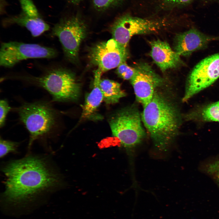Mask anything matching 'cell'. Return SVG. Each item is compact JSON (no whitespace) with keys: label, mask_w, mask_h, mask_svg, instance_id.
Instances as JSON below:
<instances>
[{"label":"cell","mask_w":219,"mask_h":219,"mask_svg":"<svg viewBox=\"0 0 219 219\" xmlns=\"http://www.w3.org/2000/svg\"><path fill=\"white\" fill-rule=\"evenodd\" d=\"M11 108L6 100L2 99L0 100V126L1 127L4 126L7 116L11 110Z\"/></svg>","instance_id":"cb8c5ba5"},{"label":"cell","mask_w":219,"mask_h":219,"mask_svg":"<svg viewBox=\"0 0 219 219\" xmlns=\"http://www.w3.org/2000/svg\"><path fill=\"white\" fill-rule=\"evenodd\" d=\"M122 0H93V5L98 10H106L119 3Z\"/></svg>","instance_id":"603a6c76"},{"label":"cell","mask_w":219,"mask_h":219,"mask_svg":"<svg viewBox=\"0 0 219 219\" xmlns=\"http://www.w3.org/2000/svg\"><path fill=\"white\" fill-rule=\"evenodd\" d=\"M19 143L1 138L0 141V156L4 157L8 153L16 151Z\"/></svg>","instance_id":"44dd1931"},{"label":"cell","mask_w":219,"mask_h":219,"mask_svg":"<svg viewBox=\"0 0 219 219\" xmlns=\"http://www.w3.org/2000/svg\"><path fill=\"white\" fill-rule=\"evenodd\" d=\"M87 33L86 24L78 15L61 19L52 31V35L58 38L66 57L73 62L78 59L80 44Z\"/></svg>","instance_id":"8992f818"},{"label":"cell","mask_w":219,"mask_h":219,"mask_svg":"<svg viewBox=\"0 0 219 219\" xmlns=\"http://www.w3.org/2000/svg\"><path fill=\"white\" fill-rule=\"evenodd\" d=\"M150 44L151 49L150 55L163 72L184 64L181 56L167 42L157 40L151 41Z\"/></svg>","instance_id":"4fadbf2b"},{"label":"cell","mask_w":219,"mask_h":219,"mask_svg":"<svg viewBox=\"0 0 219 219\" xmlns=\"http://www.w3.org/2000/svg\"><path fill=\"white\" fill-rule=\"evenodd\" d=\"M57 55L52 48L35 43L16 41L3 43L0 50V65L10 68L22 60L30 58H51Z\"/></svg>","instance_id":"ba28073f"},{"label":"cell","mask_w":219,"mask_h":219,"mask_svg":"<svg viewBox=\"0 0 219 219\" xmlns=\"http://www.w3.org/2000/svg\"><path fill=\"white\" fill-rule=\"evenodd\" d=\"M128 56L126 47L112 38L99 42L90 49L89 57L91 64L104 72L126 62Z\"/></svg>","instance_id":"30bf717a"},{"label":"cell","mask_w":219,"mask_h":219,"mask_svg":"<svg viewBox=\"0 0 219 219\" xmlns=\"http://www.w3.org/2000/svg\"><path fill=\"white\" fill-rule=\"evenodd\" d=\"M199 169L202 172L210 177L219 186V155L203 162Z\"/></svg>","instance_id":"e0dca14e"},{"label":"cell","mask_w":219,"mask_h":219,"mask_svg":"<svg viewBox=\"0 0 219 219\" xmlns=\"http://www.w3.org/2000/svg\"><path fill=\"white\" fill-rule=\"evenodd\" d=\"M201 115L205 121H219V101L205 107Z\"/></svg>","instance_id":"ac0fdd59"},{"label":"cell","mask_w":219,"mask_h":219,"mask_svg":"<svg viewBox=\"0 0 219 219\" xmlns=\"http://www.w3.org/2000/svg\"><path fill=\"white\" fill-rule=\"evenodd\" d=\"M24 78L45 89L51 95L53 102L75 100L80 95V83L73 72L65 69L55 68L39 77Z\"/></svg>","instance_id":"277c9868"},{"label":"cell","mask_w":219,"mask_h":219,"mask_svg":"<svg viewBox=\"0 0 219 219\" xmlns=\"http://www.w3.org/2000/svg\"><path fill=\"white\" fill-rule=\"evenodd\" d=\"M70 2L73 4H78L82 0H68Z\"/></svg>","instance_id":"d4e9b609"},{"label":"cell","mask_w":219,"mask_h":219,"mask_svg":"<svg viewBox=\"0 0 219 219\" xmlns=\"http://www.w3.org/2000/svg\"><path fill=\"white\" fill-rule=\"evenodd\" d=\"M134 67L136 73L130 81L136 100L143 106L151 100L164 80L148 63L140 62Z\"/></svg>","instance_id":"8fae6325"},{"label":"cell","mask_w":219,"mask_h":219,"mask_svg":"<svg viewBox=\"0 0 219 219\" xmlns=\"http://www.w3.org/2000/svg\"><path fill=\"white\" fill-rule=\"evenodd\" d=\"M102 73L101 70L98 68L94 71L93 87L86 97L85 103L82 106L81 120L91 117L103 100V93L99 85Z\"/></svg>","instance_id":"5bb4252c"},{"label":"cell","mask_w":219,"mask_h":219,"mask_svg":"<svg viewBox=\"0 0 219 219\" xmlns=\"http://www.w3.org/2000/svg\"><path fill=\"white\" fill-rule=\"evenodd\" d=\"M16 110L30 134L29 147L35 140L49 134L56 128L57 114L49 102L25 103Z\"/></svg>","instance_id":"3957f363"},{"label":"cell","mask_w":219,"mask_h":219,"mask_svg":"<svg viewBox=\"0 0 219 219\" xmlns=\"http://www.w3.org/2000/svg\"><path fill=\"white\" fill-rule=\"evenodd\" d=\"M136 72L135 67L128 65L126 62L120 64L117 68L116 73L120 78L125 80H130Z\"/></svg>","instance_id":"ffe728a7"},{"label":"cell","mask_w":219,"mask_h":219,"mask_svg":"<svg viewBox=\"0 0 219 219\" xmlns=\"http://www.w3.org/2000/svg\"><path fill=\"white\" fill-rule=\"evenodd\" d=\"M219 77V53L203 59L190 72L183 101L210 85Z\"/></svg>","instance_id":"9c48e42d"},{"label":"cell","mask_w":219,"mask_h":219,"mask_svg":"<svg viewBox=\"0 0 219 219\" xmlns=\"http://www.w3.org/2000/svg\"><path fill=\"white\" fill-rule=\"evenodd\" d=\"M143 107L142 122L155 149L166 151L177 134L179 119L176 109L157 91L150 102Z\"/></svg>","instance_id":"7a4b0ae2"},{"label":"cell","mask_w":219,"mask_h":219,"mask_svg":"<svg viewBox=\"0 0 219 219\" xmlns=\"http://www.w3.org/2000/svg\"><path fill=\"white\" fill-rule=\"evenodd\" d=\"M16 24L26 28L33 36L37 37L49 29V25L40 17H27L19 14L5 19L3 24L5 26Z\"/></svg>","instance_id":"9a60e30c"},{"label":"cell","mask_w":219,"mask_h":219,"mask_svg":"<svg viewBox=\"0 0 219 219\" xmlns=\"http://www.w3.org/2000/svg\"><path fill=\"white\" fill-rule=\"evenodd\" d=\"M109 122L113 136L129 151L140 144L145 136L141 115L133 106L116 112Z\"/></svg>","instance_id":"5b68a950"},{"label":"cell","mask_w":219,"mask_h":219,"mask_svg":"<svg viewBox=\"0 0 219 219\" xmlns=\"http://www.w3.org/2000/svg\"><path fill=\"white\" fill-rule=\"evenodd\" d=\"M219 37L205 34L195 28L178 34L174 42V50L180 56L187 57L194 51L205 48L211 41Z\"/></svg>","instance_id":"7c38bea8"},{"label":"cell","mask_w":219,"mask_h":219,"mask_svg":"<svg viewBox=\"0 0 219 219\" xmlns=\"http://www.w3.org/2000/svg\"><path fill=\"white\" fill-rule=\"evenodd\" d=\"M5 175L3 197L8 203L30 200L61 187V176L43 158L27 156L12 161L3 169Z\"/></svg>","instance_id":"6da1fadb"},{"label":"cell","mask_w":219,"mask_h":219,"mask_svg":"<svg viewBox=\"0 0 219 219\" xmlns=\"http://www.w3.org/2000/svg\"><path fill=\"white\" fill-rule=\"evenodd\" d=\"M208 2H217L219 1V0H206Z\"/></svg>","instance_id":"484cf974"},{"label":"cell","mask_w":219,"mask_h":219,"mask_svg":"<svg viewBox=\"0 0 219 219\" xmlns=\"http://www.w3.org/2000/svg\"><path fill=\"white\" fill-rule=\"evenodd\" d=\"M22 11L20 14L30 18L41 17L32 0H19Z\"/></svg>","instance_id":"d6986e66"},{"label":"cell","mask_w":219,"mask_h":219,"mask_svg":"<svg viewBox=\"0 0 219 219\" xmlns=\"http://www.w3.org/2000/svg\"><path fill=\"white\" fill-rule=\"evenodd\" d=\"M164 19H151L125 14L118 18L113 24V38L127 48L131 37L135 35L158 32L166 24Z\"/></svg>","instance_id":"52a82bcc"},{"label":"cell","mask_w":219,"mask_h":219,"mask_svg":"<svg viewBox=\"0 0 219 219\" xmlns=\"http://www.w3.org/2000/svg\"><path fill=\"white\" fill-rule=\"evenodd\" d=\"M99 85L103 100L106 104L116 103L126 96L125 92L121 89L120 84L115 81L107 79H101Z\"/></svg>","instance_id":"2e32d148"},{"label":"cell","mask_w":219,"mask_h":219,"mask_svg":"<svg viewBox=\"0 0 219 219\" xmlns=\"http://www.w3.org/2000/svg\"><path fill=\"white\" fill-rule=\"evenodd\" d=\"M194 0H158L159 6L165 9H172L188 5Z\"/></svg>","instance_id":"7402d4cb"}]
</instances>
